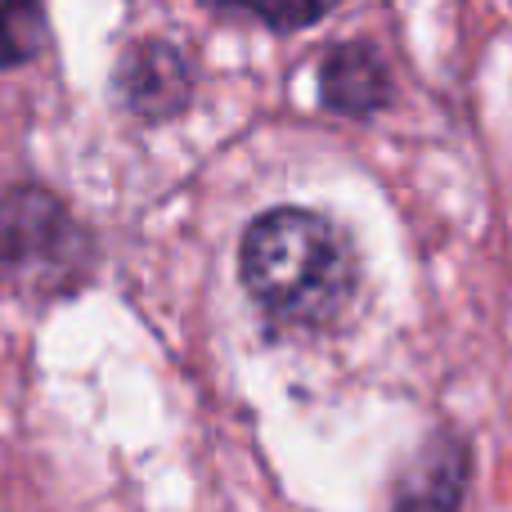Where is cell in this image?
<instances>
[{"label":"cell","mask_w":512,"mask_h":512,"mask_svg":"<svg viewBox=\"0 0 512 512\" xmlns=\"http://www.w3.org/2000/svg\"><path fill=\"white\" fill-rule=\"evenodd\" d=\"M243 288L288 328H319L346 310L355 292V256L328 216L274 207L256 216L239 248Z\"/></svg>","instance_id":"6da1fadb"},{"label":"cell","mask_w":512,"mask_h":512,"mask_svg":"<svg viewBox=\"0 0 512 512\" xmlns=\"http://www.w3.org/2000/svg\"><path fill=\"white\" fill-rule=\"evenodd\" d=\"M0 256L14 265L23 279H36L41 288H63L81 274L86 261V239L41 189H18L0 207Z\"/></svg>","instance_id":"7a4b0ae2"},{"label":"cell","mask_w":512,"mask_h":512,"mask_svg":"<svg viewBox=\"0 0 512 512\" xmlns=\"http://www.w3.org/2000/svg\"><path fill=\"white\" fill-rule=\"evenodd\" d=\"M113 90L126 113L144 117V122H167V117L185 113L194 99V72L171 41H135L117 59Z\"/></svg>","instance_id":"3957f363"},{"label":"cell","mask_w":512,"mask_h":512,"mask_svg":"<svg viewBox=\"0 0 512 512\" xmlns=\"http://www.w3.org/2000/svg\"><path fill=\"white\" fill-rule=\"evenodd\" d=\"M391 68L369 41H346L319 68V99L342 117H373L391 104Z\"/></svg>","instance_id":"277c9868"},{"label":"cell","mask_w":512,"mask_h":512,"mask_svg":"<svg viewBox=\"0 0 512 512\" xmlns=\"http://www.w3.org/2000/svg\"><path fill=\"white\" fill-rule=\"evenodd\" d=\"M468 454L459 441H432L396 495V512H459Z\"/></svg>","instance_id":"5b68a950"},{"label":"cell","mask_w":512,"mask_h":512,"mask_svg":"<svg viewBox=\"0 0 512 512\" xmlns=\"http://www.w3.org/2000/svg\"><path fill=\"white\" fill-rule=\"evenodd\" d=\"M45 45L41 0H0V72L23 68Z\"/></svg>","instance_id":"8992f818"},{"label":"cell","mask_w":512,"mask_h":512,"mask_svg":"<svg viewBox=\"0 0 512 512\" xmlns=\"http://www.w3.org/2000/svg\"><path fill=\"white\" fill-rule=\"evenodd\" d=\"M216 9H239V14L265 23L270 32H297V27H310L319 18H328L342 0H207Z\"/></svg>","instance_id":"52a82bcc"}]
</instances>
